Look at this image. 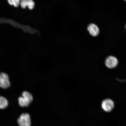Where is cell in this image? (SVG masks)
I'll return each instance as SVG.
<instances>
[{
	"label": "cell",
	"instance_id": "cell-1",
	"mask_svg": "<svg viewBox=\"0 0 126 126\" xmlns=\"http://www.w3.org/2000/svg\"><path fill=\"white\" fill-rule=\"evenodd\" d=\"M22 97L18 98L19 104L21 107H28L32 102L33 98L32 95L27 91H24L22 94Z\"/></svg>",
	"mask_w": 126,
	"mask_h": 126
},
{
	"label": "cell",
	"instance_id": "cell-2",
	"mask_svg": "<svg viewBox=\"0 0 126 126\" xmlns=\"http://www.w3.org/2000/svg\"><path fill=\"white\" fill-rule=\"evenodd\" d=\"M19 126H31V120L29 115L23 113L20 116L18 120Z\"/></svg>",
	"mask_w": 126,
	"mask_h": 126
},
{
	"label": "cell",
	"instance_id": "cell-3",
	"mask_svg": "<svg viewBox=\"0 0 126 126\" xmlns=\"http://www.w3.org/2000/svg\"><path fill=\"white\" fill-rule=\"evenodd\" d=\"M101 106L104 111L107 112H110L114 108V104L111 99H106L102 101Z\"/></svg>",
	"mask_w": 126,
	"mask_h": 126
},
{
	"label": "cell",
	"instance_id": "cell-4",
	"mask_svg": "<svg viewBox=\"0 0 126 126\" xmlns=\"http://www.w3.org/2000/svg\"><path fill=\"white\" fill-rule=\"evenodd\" d=\"M10 85L9 77L7 74L3 72L0 73V88L7 89L10 87Z\"/></svg>",
	"mask_w": 126,
	"mask_h": 126
},
{
	"label": "cell",
	"instance_id": "cell-5",
	"mask_svg": "<svg viewBox=\"0 0 126 126\" xmlns=\"http://www.w3.org/2000/svg\"><path fill=\"white\" fill-rule=\"evenodd\" d=\"M118 61L117 58L113 56H110L105 60V64L106 66L110 69L116 67L118 65Z\"/></svg>",
	"mask_w": 126,
	"mask_h": 126
},
{
	"label": "cell",
	"instance_id": "cell-6",
	"mask_svg": "<svg viewBox=\"0 0 126 126\" xmlns=\"http://www.w3.org/2000/svg\"><path fill=\"white\" fill-rule=\"evenodd\" d=\"M87 30L91 35L94 37L98 35L100 32L98 27L94 23L90 24L88 26Z\"/></svg>",
	"mask_w": 126,
	"mask_h": 126
},
{
	"label": "cell",
	"instance_id": "cell-7",
	"mask_svg": "<svg viewBox=\"0 0 126 126\" xmlns=\"http://www.w3.org/2000/svg\"><path fill=\"white\" fill-rule=\"evenodd\" d=\"M20 4L23 8L25 9L28 7L30 9H33L35 5V3L33 0H21Z\"/></svg>",
	"mask_w": 126,
	"mask_h": 126
},
{
	"label": "cell",
	"instance_id": "cell-8",
	"mask_svg": "<svg viewBox=\"0 0 126 126\" xmlns=\"http://www.w3.org/2000/svg\"><path fill=\"white\" fill-rule=\"evenodd\" d=\"M8 102L6 98L0 96V109H4L7 108Z\"/></svg>",
	"mask_w": 126,
	"mask_h": 126
},
{
	"label": "cell",
	"instance_id": "cell-9",
	"mask_svg": "<svg viewBox=\"0 0 126 126\" xmlns=\"http://www.w3.org/2000/svg\"><path fill=\"white\" fill-rule=\"evenodd\" d=\"M21 0H8V2L11 5L17 7L20 4Z\"/></svg>",
	"mask_w": 126,
	"mask_h": 126
},
{
	"label": "cell",
	"instance_id": "cell-10",
	"mask_svg": "<svg viewBox=\"0 0 126 126\" xmlns=\"http://www.w3.org/2000/svg\"></svg>",
	"mask_w": 126,
	"mask_h": 126
},
{
	"label": "cell",
	"instance_id": "cell-11",
	"mask_svg": "<svg viewBox=\"0 0 126 126\" xmlns=\"http://www.w3.org/2000/svg\"><path fill=\"white\" fill-rule=\"evenodd\" d=\"M124 0L126 1V0Z\"/></svg>",
	"mask_w": 126,
	"mask_h": 126
}]
</instances>
